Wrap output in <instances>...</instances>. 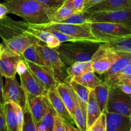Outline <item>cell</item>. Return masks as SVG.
I'll list each match as a JSON object with an SVG mask.
<instances>
[{"label": "cell", "mask_w": 131, "mask_h": 131, "mask_svg": "<svg viewBox=\"0 0 131 131\" xmlns=\"http://www.w3.org/2000/svg\"><path fill=\"white\" fill-rule=\"evenodd\" d=\"M68 83L71 86L72 89L74 90L75 93H76L81 107H82L83 111L86 115L87 103H88L91 89L84 86L83 84H80L78 82H77L76 81L73 79L72 78H70L68 81Z\"/></svg>", "instance_id": "obj_21"}, {"label": "cell", "mask_w": 131, "mask_h": 131, "mask_svg": "<svg viewBox=\"0 0 131 131\" xmlns=\"http://www.w3.org/2000/svg\"><path fill=\"white\" fill-rule=\"evenodd\" d=\"M89 131H106V115L104 112L95 120Z\"/></svg>", "instance_id": "obj_34"}, {"label": "cell", "mask_w": 131, "mask_h": 131, "mask_svg": "<svg viewBox=\"0 0 131 131\" xmlns=\"http://www.w3.org/2000/svg\"><path fill=\"white\" fill-rule=\"evenodd\" d=\"M74 91V90H73ZM74 97L75 100V107H74V118L76 124V126L79 130L88 131L86 125V115L81 107L80 104L78 101V97L76 93L74 91Z\"/></svg>", "instance_id": "obj_26"}, {"label": "cell", "mask_w": 131, "mask_h": 131, "mask_svg": "<svg viewBox=\"0 0 131 131\" xmlns=\"http://www.w3.org/2000/svg\"><path fill=\"white\" fill-rule=\"evenodd\" d=\"M3 75L0 73V104L3 106L5 104L3 99Z\"/></svg>", "instance_id": "obj_43"}, {"label": "cell", "mask_w": 131, "mask_h": 131, "mask_svg": "<svg viewBox=\"0 0 131 131\" xmlns=\"http://www.w3.org/2000/svg\"><path fill=\"white\" fill-rule=\"evenodd\" d=\"M25 62L28 69L34 74L47 92L57 88L60 82L56 79L53 70L47 66L37 65L27 60H25Z\"/></svg>", "instance_id": "obj_10"}, {"label": "cell", "mask_w": 131, "mask_h": 131, "mask_svg": "<svg viewBox=\"0 0 131 131\" xmlns=\"http://www.w3.org/2000/svg\"><path fill=\"white\" fill-rule=\"evenodd\" d=\"M131 75V62L129 65H127L124 69L120 71L119 72H118L117 74H115V75H113L111 78H109V79L105 80L104 83H106V84H108L109 86L114 85V84H116L118 81L120 79H121L122 78H125V77L128 76V75Z\"/></svg>", "instance_id": "obj_32"}, {"label": "cell", "mask_w": 131, "mask_h": 131, "mask_svg": "<svg viewBox=\"0 0 131 131\" xmlns=\"http://www.w3.org/2000/svg\"><path fill=\"white\" fill-rule=\"evenodd\" d=\"M37 25L43 28H48L55 29L63 34L67 35L74 38H79L82 40L103 43L101 40L97 39L93 35L87 24H73L69 23L51 21L45 24H37Z\"/></svg>", "instance_id": "obj_5"}, {"label": "cell", "mask_w": 131, "mask_h": 131, "mask_svg": "<svg viewBox=\"0 0 131 131\" xmlns=\"http://www.w3.org/2000/svg\"><path fill=\"white\" fill-rule=\"evenodd\" d=\"M46 96L56 111V113L61 116L64 121L75 127V125H76L75 120L61 99L57 89L55 88L47 91Z\"/></svg>", "instance_id": "obj_14"}, {"label": "cell", "mask_w": 131, "mask_h": 131, "mask_svg": "<svg viewBox=\"0 0 131 131\" xmlns=\"http://www.w3.org/2000/svg\"><path fill=\"white\" fill-rule=\"evenodd\" d=\"M115 84L120 85V84H127V85L131 86V75L122 78L118 81Z\"/></svg>", "instance_id": "obj_41"}, {"label": "cell", "mask_w": 131, "mask_h": 131, "mask_svg": "<svg viewBox=\"0 0 131 131\" xmlns=\"http://www.w3.org/2000/svg\"><path fill=\"white\" fill-rule=\"evenodd\" d=\"M84 12L88 23H113L131 26V8Z\"/></svg>", "instance_id": "obj_7"}, {"label": "cell", "mask_w": 131, "mask_h": 131, "mask_svg": "<svg viewBox=\"0 0 131 131\" xmlns=\"http://www.w3.org/2000/svg\"><path fill=\"white\" fill-rule=\"evenodd\" d=\"M22 57L25 60L31 61V62L37 64V65L46 66L45 63L42 60L40 55L39 54L38 51L36 49L35 43L29 46V47H28L23 52V54H22Z\"/></svg>", "instance_id": "obj_30"}, {"label": "cell", "mask_w": 131, "mask_h": 131, "mask_svg": "<svg viewBox=\"0 0 131 131\" xmlns=\"http://www.w3.org/2000/svg\"><path fill=\"white\" fill-rule=\"evenodd\" d=\"M101 44L90 41L66 42H61L55 49L63 63L70 67L75 63L92 60Z\"/></svg>", "instance_id": "obj_2"}, {"label": "cell", "mask_w": 131, "mask_h": 131, "mask_svg": "<svg viewBox=\"0 0 131 131\" xmlns=\"http://www.w3.org/2000/svg\"><path fill=\"white\" fill-rule=\"evenodd\" d=\"M72 79L91 90L94 89L96 86L103 83V81L95 75V72L93 71L87 72L80 75L74 77Z\"/></svg>", "instance_id": "obj_24"}, {"label": "cell", "mask_w": 131, "mask_h": 131, "mask_svg": "<svg viewBox=\"0 0 131 131\" xmlns=\"http://www.w3.org/2000/svg\"><path fill=\"white\" fill-rule=\"evenodd\" d=\"M130 120H131V114H130Z\"/></svg>", "instance_id": "obj_48"}, {"label": "cell", "mask_w": 131, "mask_h": 131, "mask_svg": "<svg viewBox=\"0 0 131 131\" xmlns=\"http://www.w3.org/2000/svg\"><path fill=\"white\" fill-rule=\"evenodd\" d=\"M95 37L102 43L131 35V26L113 23H86Z\"/></svg>", "instance_id": "obj_3"}, {"label": "cell", "mask_w": 131, "mask_h": 131, "mask_svg": "<svg viewBox=\"0 0 131 131\" xmlns=\"http://www.w3.org/2000/svg\"><path fill=\"white\" fill-rule=\"evenodd\" d=\"M2 48H3V44H2V43H0V51L2 50Z\"/></svg>", "instance_id": "obj_46"}, {"label": "cell", "mask_w": 131, "mask_h": 131, "mask_svg": "<svg viewBox=\"0 0 131 131\" xmlns=\"http://www.w3.org/2000/svg\"><path fill=\"white\" fill-rule=\"evenodd\" d=\"M12 103L14 106V108H15V112H16L17 118L18 131H23V120H24V113H23V110L17 104L14 103V102H12Z\"/></svg>", "instance_id": "obj_35"}, {"label": "cell", "mask_w": 131, "mask_h": 131, "mask_svg": "<svg viewBox=\"0 0 131 131\" xmlns=\"http://www.w3.org/2000/svg\"><path fill=\"white\" fill-rule=\"evenodd\" d=\"M45 97L47 101V108L40 121L36 124L37 131H52L54 119L55 116L57 115L52 104L47 99L46 95Z\"/></svg>", "instance_id": "obj_20"}, {"label": "cell", "mask_w": 131, "mask_h": 131, "mask_svg": "<svg viewBox=\"0 0 131 131\" xmlns=\"http://www.w3.org/2000/svg\"><path fill=\"white\" fill-rule=\"evenodd\" d=\"M131 62V52H124V54L118 58L117 60L112 65L110 69L106 72L102 74L104 80L111 78L117 74Z\"/></svg>", "instance_id": "obj_23"}, {"label": "cell", "mask_w": 131, "mask_h": 131, "mask_svg": "<svg viewBox=\"0 0 131 131\" xmlns=\"http://www.w3.org/2000/svg\"><path fill=\"white\" fill-rule=\"evenodd\" d=\"M60 23H69L73 24H84L88 23V19L84 12H78L73 14L63 21Z\"/></svg>", "instance_id": "obj_33"}, {"label": "cell", "mask_w": 131, "mask_h": 131, "mask_svg": "<svg viewBox=\"0 0 131 131\" xmlns=\"http://www.w3.org/2000/svg\"><path fill=\"white\" fill-rule=\"evenodd\" d=\"M65 123L66 122L64 121L63 119L57 114L54 119L52 131H66Z\"/></svg>", "instance_id": "obj_36"}, {"label": "cell", "mask_w": 131, "mask_h": 131, "mask_svg": "<svg viewBox=\"0 0 131 131\" xmlns=\"http://www.w3.org/2000/svg\"><path fill=\"white\" fill-rule=\"evenodd\" d=\"M130 131H131V129H130Z\"/></svg>", "instance_id": "obj_51"}, {"label": "cell", "mask_w": 131, "mask_h": 131, "mask_svg": "<svg viewBox=\"0 0 131 131\" xmlns=\"http://www.w3.org/2000/svg\"><path fill=\"white\" fill-rule=\"evenodd\" d=\"M88 1V0H86V1Z\"/></svg>", "instance_id": "obj_49"}, {"label": "cell", "mask_w": 131, "mask_h": 131, "mask_svg": "<svg viewBox=\"0 0 131 131\" xmlns=\"http://www.w3.org/2000/svg\"><path fill=\"white\" fill-rule=\"evenodd\" d=\"M4 109L7 131H18L17 118L12 102H5Z\"/></svg>", "instance_id": "obj_25"}, {"label": "cell", "mask_w": 131, "mask_h": 131, "mask_svg": "<svg viewBox=\"0 0 131 131\" xmlns=\"http://www.w3.org/2000/svg\"><path fill=\"white\" fill-rule=\"evenodd\" d=\"M23 113H24V120H23V131H37L35 122L28 104H27L26 108L23 110Z\"/></svg>", "instance_id": "obj_31"}, {"label": "cell", "mask_w": 131, "mask_h": 131, "mask_svg": "<svg viewBox=\"0 0 131 131\" xmlns=\"http://www.w3.org/2000/svg\"><path fill=\"white\" fill-rule=\"evenodd\" d=\"M102 1V0H88V1H86L85 4H84V8H83V12L86 11V10H88V8H90L91 6H93V5L98 3H99L100 1Z\"/></svg>", "instance_id": "obj_42"}, {"label": "cell", "mask_w": 131, "mask_h": 131, "mask_svg": "<svg viewBox=\"0 0 131 131\" xmlns=\"http://www.w3.org/2000/svg\"><path fill=\"white\" fill-rule=\"evenodd\" d=\"M56 89L69 111L74 118L75 100H74V91L72 88L69 84V83L67 82V83H59Z\"/></svg>", "instance_id": "obj_19"}, {"label": "cell", "mask_w": 131, "mask_h": 131, "mask_svg": "<svg viewBox=\"0 0 131 131\" xmlns=\"http://www.w3.org/2000/svg\"><path fill=\"white\" fill-rule=\"evenodd\" d=\"M38 40L37 38L31 35L22 34L3 40L2 44L3 48L22 56L23 52L28 47L34 44Z\"/></svg>", "instance_id": "obj_12"}, {"label": "cell", "mask_w": 131, "mask_h": 131, "mask_svg": "<svg viewBox=\"0 0 131 131\" xmlns=\"http://www.w3.org/2000/svg\"><path fill=\"white\" fill-rule=\"evenodd\" d=\"M90 71H93L92 60L75 63L67 69L68 75L70 78L78 76L84 73Z\"/></svg>", "instance_id": "obj_28"}, {"label": "cell", "mask_w": 131, "mask_h": 131, "mask_svg": "<svg viewBox=\"0 0 131 131\" xmlns=\"http://www.w3.org/2000/svg\"><path fill=\"white\" fill-rule=\"evenodd\" d=\"M118 86L124 92H125L126 93H129V94H131V86L127 85V84H120Z\"/></svg>", "instance_id": "obj_45"}, {"label": "cell", "mask_w": 131, "mask_h": 131, "mask_svg": "<svg viewBox=\"0 0 131 131\" xmlns=\"http://www.w3.org/2000/svg\"><path fill=\"white\" fill-rule=\"evenodd\" d=\"M76 12H83L86 0H66Z\"/></svg>", "instance_id": "obj_37"}, {"label": "cell", "mask_w": 131, "mask_h": 131, "mask_svg": "<svg viewBox=\"0 0 131 131\" xmlns=\"http://www.w3.org/2000/svg\"><path fill=\"white\" fill-rule=\"evenodd\" d=\"M19 77L22 86L25 90L27 95L44 96L47 94V90L29 69L24 74L19 75Z\"/></svg>", "instance_id": "obj_13"}, {"label": "cell", "mask_w": 131, "mask_h": 131, "mask_svg": "<svg viewBox=\"0 0 131 131\" xmlns=\"http://www.w3.org/2000/svg\"><path fill=\"white\" fill-rule=\"evenodd\" d=\"M102 112L101 111L99 107L94 90L92 89L90 90L88 98V103H87L86 108V125L87 130L89 131L90 129L95 120L101 116Z\"/></svg>", "instance_id": "obj_18"}, {"label": "cell", "mask_w": 131, "mask_h": 131, "mask_svg": "<svg viewBox=\"0 0 131 131\" xmlns=\"http://www.w3.org/2000/svg\"><path fill=\"white\" fill-rule=\"evenodd\" d=\"M3 99L5 102H14L23 110L28 104V99L25 90L19 84L15 76L5 78L3 85Z\"/></svg>", "instance_id": "obj_8"}, {"label": "cell", "mask_w": 131, "mask_h": 131, "mask_svg": "<svg viewBox=\"0 0 131 131\" xmlns=\"http://www.w3.org/2000/svg\"><path fill=\"white\" fill-rule=\"evenodd\" d=\"M128 1H130V0H128Z\"/></svg>", "instance_id": "obj_50"}, {"label": "cell", "mask_w": 131, "mask_h": 131, "mask_svg": "<svg viewBox=\"0 0 131 131\" xmlns=\"http://www.w3.org/2000/svg\"><path fill=\"white\" fill-rule=\"evenodd\" d=\"M8 13L6 6L3 3H0V20L5 17Z\"/></svg>", "instance_id": "obj_44"}, {"label": "cell", "mask_w": 131, "mask_h": 131, "mask_svg": "<svg viewBox=\"0 0 131 131\" xmlns=\"http://www.w3.org/2000/svg\"><path fill=\"white\" fill-rule=\"evenodd\" d=\"M1 51H0V57H1Z\"/></svg>", "instance_id": "obj_47"}, {"label": "cell", "mask_w": 131, "mask_h": 131, "mask_svg": "<svg viewBox=\"0 0 131 131\" xmlns=\"http://www.w3.org/2000/svg\"><path fill=\"white\" fill-rule=\"evenodd\" d=\"M3 3L6 6L8 13L35 24L49 23L51 17L58 9L36 0H6Z\"/></svg>", "instance_id": "obj_1"}, {"label": "cell", "mask_w": 131, "mask_h": 131, "mask_svg": "<svg viewBox=\"0 0 131 131\" xmlns=\"http://www.w3.org/2000/svg\"><path fill=\"white\" fill-rule=\"evenodd\" d=\"M110 86L106 83L103 82L101 84L94 88L95 94L97 98L99 107L102 113L106 111V105L109 97Z\"/></svg>", "instance_id": "obj_27"}, {"label": "cell", "mask_w": 131, "mask_h": 131, "mask_svg": "<svg viewBox=\"0 0 131 131\" xmlns=\"http://www.w3.org/2000/svg\"><path fill=\"white\" fill-rule=\"evenodd\" d=\"M124 52L110 51L100 46L92 58L93 72L100 75L104 74Z\"/></svg>", "instance_id": "obj_9"}, {"label": "cell", "mask_w": 131, "mask_h": 131, "mask_svg": "<svg viewBox=\"0 0 131 131\" xmlns=\"http://www.w3.org/2000/svg\"><path fill=\"white\" fill-rule=\"evenodd\" d=\"M22 56L14 53L3 47L0 57V73L3 77L12 78L17 74V66Z\"/></svg>", "instance_id": "obj_11"}, {"label": "cell", "mask_w": 131, "mask_h": 131, "mask_svg": "<svg viewBox=\"0 0 131 131\" xmlns=\"http://www.w3.org/2000/svg\"><path fill=\"white\" fill-rule=\"evenodd\" d=\"M28 69V67H27L26 63L25 62V60L24 59H22L19 61L17 66V73L19 75H21V74H24V72L27 71Z\"/></svg>", "instance_id": "obj_40"}, {"label": "cell", "mask_w": 131, "mask_h": 131, "mask_svg": "<svg viewBox=\"0 0 131 131\" xmlns=\"http://www.w3.org/2000/svg\"><path fill=\"white\" fill-rule=\"evenodd\" d=\"M106 115V131H130V116L104 111Z\"/></svg>", "instance_id": "obj_15"}, {"label": "cell", "mask_w": 131, "mask_h": 131, "mask_svg": "<svg viewBox=\"0 0 131 131\" xmlns=\"http://www.w3.org/2000/svg\"><path fill=\"white\" fill-rule=\"evenodd\" d=\"M101 46L110 51L131 52V35L101 43Z\"/></svg>", "instance_id": "obj_22"}, {"label": "cell", "mask_w": 131, "mask_h": 131, "mask_svg": "<svg viewBox=\"0 0 131 131\" xmlns=\"http://www.w3.org/2000/svg\"><path fill=\"white\" fill-rule=\"evenodd\" d=\"M36 1L43 3L49 6L50 7L59 8L65 2L66 0H36Z\"/></svg>", "instance_id": "obj_38"}, {"label": "cell", "mask_w": 131, "mask_h": 131, "mask_svg": "<svg viewBox=\"0 0 131 131\" xmlns=\"http://www.w3.org/2000/svg\"><path fill=\"white\" fill-rule=\"evenodd\" d=\"M0 131H7L6 121H5L4 105L0 104Z\"/></svg>", "instance_id": "obj_39"}, {"label": "cell", "mask_w": 131, "mask_h": 131, "mask_svg": "<svg viewBox=\"0 0 131 131\" xmlns=\"http://www.w3.org/2000/svg\"><path fill=\"white\" fill-rule=\"evenodd\" d=\"M75 13L78 12L74 10V9L72 7L70 4H69L65 1V2L55 12L53 15L51 17V21L60 23Z\"/></svg>", "instance_id": "obj_29"}, {"label": "cell", "mask_w": 131, "mask_h": 131, "mask_svg": "<svg viewBox=\"0 0 131 131\" xmlns=\"http://www.w3.org/2000/svg\"><path fill=\"white\" fill-rule=\"evenodd\" d=\"M130 8H131V0H102L98 3L91 6L86 10V12H92Z\"/></svg>", "instance_id": "obj_17"}, {"label": "cell", "mask_w": 131, "mask_h": 131, "mask_svg": "<svg viewBox=\"0 0 131 131\" xmlns=\"http://www.w3.org/2000/svg\"><path fill=\"white\" fill-rule=\"evenodd\" d=\"M28 104L35 124L39 122L47 108V101L44 96L27 95Z\"/></svg>", "instance_id": "obj_16"}, {"label": "cell", "mask_w": 131, "mask_h": 131, "mask_svg": "<svg viewBox=\"0 0 131 131\" xmlns=\"http://www.w3.org/2000/svg\"><path fill=\"white\" fill-rule=\"evenodd\" d=\"M106 111L130 116L131 94L126 93L118 85L110 86Z\"/></svg>", "instance_id": "obj_6"}, {"label": "cell", "mask_w": 131, "mask_h": 131, "mask_svg": "<svg viewBox=\"0 0 131 131\" xmlns=\"http://www.w3.org/2000/svg\"><path fill=\"white\" fill-rule=\"evenodd\" d=\"M35 45L46 66L54 71L56 79L60 83L68 82L67 79H69L70 78L64 74L63 70L66 65L61 61L56 49L49 47L40 40L37 41Z\"/></svg>", "instance_id": "obj_4"}]
</instances>
